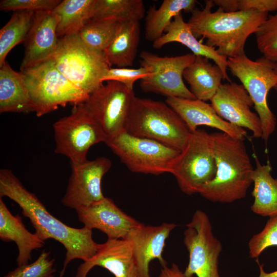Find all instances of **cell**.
Segmentation results:
<instances>
[{
	"instance_id": "cell-1",
	"label": "cell",
	"mask_w": 277,
	"mask_h": 277,
	"mask_svg": "<svg viewBox=\"0 0 277 277\" xmlns=\"http://www.w3.org/2000/svg\"><path fill=\"white\" fill-rule=\"evenodd\" d=\"M7 196L18 204L23 215L29 219L35 233L44 241L53 239L61 243L66 252L63 270L74 259L84 262L96 253L100 244L92 238V230L75 228L57 219L48 211L36 195L28 191L12 171L0 170V197Z\"/></svg>"
},
{
	"instance_id": "cell-2",
	"label": "cell",
	"mask_w": 277,
	"mask_h": 277,
	"mask_svg": "<svg viewBox=\"0 0 277 277\" xmlns=\"http://www.w3.org/2000/svg\"><path fill=\"white\" fill-rule=\"evenodd\" d=\"M214 5L213 1H206L202 10L193 11L187 22L192 33L196 38H206L207 45L216 47L217 52L227 58L245 54L248 37L255 33L268 13L253 10L229 13L220 8L212 12Z\"/></svg>"
},
{
	"instance_id": "cell-3",
	"label": "cell",
	"mask_w": 277,
	"mask_h": 277,
	"mask_svg": "<svg viewBox=\"0 0 277 277\" xmlns=\"http://www.w3.org/2000/svg\"><path fill=\"white\" fill-rule=\"evenodd\" d=\"M216 174L199 193L212 202L231 203L244 198L252 184L254 168L244 140L222 132L211 133Z\"/></svg>"
},
{
	"instance_id": "cell-4",
	"label": "cell",
	"mask_w": 277,
	"mask_h": 277,
	"mask_svg": "<svg viewBox=\"0 0 277 277\" xmlns=\"http://www.w3.org/2000/svg\"><path fill=\"white\" fill-rule=\"evenodd\" d=\"M129 134L182 150L191 132L166 102L135 96L125 126Z\"/></svg>"
},
{
	"instance_id": "cell-5",
	"label": "cell",
	"mask_w": 277,
	"mask_h": 277,
	"mask_svg": "<svg viewBox=\"0 0 277 277\" xmlns=\"http://www.w3.org/2000/svg\"><path fill=\"white\" fill-rule=\"evenodd\" d=\"M52 60L67 79L89 95L103 85L111 68L103 52L87 46L78 34L60 37Z\"/></svg>"
},
{
	"instance_id": "cell-6",
	"label": "cell",
	"mask_w": 277,
	"mask_h": 277,
	"mask_svg": "<svg viewBox=\"0 0 277 277\" xmlns=\"http://www.w3.org/2000/svg\"><path fill=\"white\" fill-rule=\"evenodd\" d=\"M22 72L38 117L59 106L84 103L89 97L57 69L52 59Z\"/></svg>"
},
{
	"instance_id": "cell-7",
	"label": "cell",
	"mask_w": 277,
	"mask_h": 277,
	"mask_svg": "<svg viewBox=\"0 0 277 277\" xmlns=\"http://www.w3.org/2000/svg\"><path fill=\"white\" fill-rule=\"evenodd\" d=\"M228 68L241 81L251 97L262 126V138L267 143L275 129L276 119L267 103L268 94L277 85L276 64L262 56L255 61L245 54L228 58Z\"/></svg>"
},
{
	"instance_id": "cell-8",
	"label": "cell",
	"mask_w": 277,
	"mask_h": 277,
	"mask_svg": "<svg viewBox=\"0 0 277 277\" xmlns=\"http://www.w3.org/2000/svg\"><path fill=\"white\" fill-rule=\"evenodd\" d=\"M105 143L131 172L159 175L171 173L181 150L126 130Z\"/></svg>"
},
{
	"instance_id": "cell-9",
	"label": "cell",
	"mask_w": 277,
	"mask_h": 277,
	"mask_svg": "<svg viewBox=\"0 0 277 277\" xmlns=\"http://www.w3.org/2000/svg\"><path fill=\"white\" fill-rule=\"evenodd\" d=\"M216 170L211 133L200 129L191 132L171 172L180 189L188 195L199 193L204 185L213 179Z\"/></svg>"
},
{
	"instance_id": "cell-10",
	"label": "cell",
	"mask_w": 277,
	"mask_h": 277,
	"mask_svg": "<svg viewBox=\"0 0 277 277\" xmlns=\"http://www.w3.org/2000/svg\"><path fill=\"white\" fill-rule=\"evenodd\" d=\"M55 152L68 157L71 165L86 161L90 148L107 137L84 103L73 106L70 114L53 124Z\"/></svg>"
},
{
	"instance_id": "cell-11",
	"label": "cell",
	"mask_w": 277,
	"mask_h": 277,
	"mask_svg": "<svg viewBox=\"0 0 277 277\" xmlns=\"http://www.w3.org/2000/svg\"><path fill=\"white\" fill-rule=\"evenodd\" d=\"M184 244L189 253V262L184 273L186 277H221L219 258L221 242L214 236L207 214L197 210L185 225Z\"/></svg>"
},
{
	"instance_id": "cell-12",
	"label": "cell",
	"mask_w": 277,
	"mask_h": 277,
	"mask_svg": "<svg viewBox=\"0 0 277 277\" xmlns=\"http://www.w3.org/2000/svg\"><path fill=\"white\" fill-rule=\"evenodd\" d=\"M192 53L175 56H160L148 51L140 54L141 67L150 74L141 79L140 87L145 92L161 94L167 97L196 99L183 82L184 70L195 58Z\"/></svg>"
},
{
	"instance_id": "cell-13",
	"label": "cell",
	"mask_w": 277,
	"mask_h": 277,
	"mask_svg": "<svg viewBox=\"0 0 277 277\" xmlns=\"http://www.w3.org/2000/svg\"><path fill=\"white\" fill-rule=\"evenodd\" d=\"M133 90L115 81H108L89 94L84 105L99 125L107 138L125 130Z\"/></svg>"
},
{
	"instance_id": "cell-14",
	"label": "cell",
	"mask_w": 277,
	"mask_h": 277,
	"mask_svg": "<svg viewBox=\"0 0 277 277\" xmlns=\"http://www.w3.org/2000/svg\"><path fill=\"white\" fill-rule=\"evenodd\" d=\"M111 167L110 160L104 156L71 165V173L62 204L76 210L103 200L102 180Z\"/></svg>"
},
{
	"instance_id": "cell-15",
	"label": "cell",
	"mask_w": 277,
	"mask_h": 277,
	"mask_svg": "<svg viewBox=\"0 0 277 277\" xmlns=\"http://www.w3.org/2000/svg\"><path fill=\"white\" fill-rule=\"evenodd\" d=\"M210 102L221 118L233 125L250 130L254 138H262L260 118L251 111L253 101L242 84L232 82L221 84Z\"/></svg>"
},
{
	"instance_id": "cell-16",
	"label": "cell",
	"mask_w": 277,
	"mask_h": 277,
	"mask_svg": "<svg viewBox=\"0 0 277 277\" xmlns=\"http://www.w3.org/2000/svg\"><path fill=\"white\" fill-rule=\"evenodd\" d=\"M58 22V15L52 10L35 12L25 41L21 71L52 59L60 40L57 35Z\"/></svg>"
},
{
	"instance_id": "cell-17",
	"label": "cell",
	"mask_w": 277,
	"mask_h": 277,
	"mask_svg": "<svg viewBox=\"0 0 277 277\" xmlns=\"http://www.w3.org/2000/svg\"><path fill=\"white\" fill-rule=\"evenodd\" d=\"M84 227L97 229L109 239H124L130 231L141 223L128 215L107 197L89 206L76 210Z\"/></svg>"
},
{
	"instance_id": "cell-18",
	"label": "cell",
	"mask_w": 277,
	"mask_h": 277,
	"mask_svg": "<svg viewBox=\"0 0 277 277\" xmlns=\"http://www.w3.org/2000/svg\"><path fill=\"white\" fill-rule=\"evenodd\" d=\"M176 226L174 223H163L152 226L141 223L132 228L124 239L131 245L139 277H151L149 267L153 260L157 259L162 266L167 265L163 253L166 241Z\"/></svg>"
},
{
	"instance_id": "cell-19",
	"label": "cell",
	"mask_w": 277,
	"mask_h": 277,
	"mask_svg": "<svg viewBox=\"0 0 277 277\" xmlns=\"http://www.w3.org/2000/svg\"><path fill=\"white\" fill-rule=\"evenodd\" d=\"M95 266L106 269L115 277H139L131 245L125 239H108L100 244L94 256L78 266L75 277H86Z\"/></svg>"
},
{
	"instance_id": "cell-20",
	"label": "cell",
	"mask_w": 277,
	"mask_h": 277,
	"mask_svg": "<svg viewBox=\"0 0 277 277\" xmlns=\"http://www.w3.org/2000/svg\"><path fill=\"white\" fill-rule=\"evenodd\" d=\"M166 103L185 122L191 132L195 131L199 126L217 129L221 132L240 140H245L247 131L221 118L211 104L197 99L167 97Z\"/></svg>"
},
{
	"instance_id": "cell-21",
	"label": "cell",
	"mask_w": 277,
	"mask_h": 277,
	"mask_svg": "<svg viewBox=\"0 0 277 277\" xmlns=\"http://www.w3.org/2000/svg\"><path fill=\"white\" fill-rule=\"evenodd\" d=\"M166 33L153 43L155 49L172 42H177L190 49L195 56H201L213 60L222 70L224 79L231 82L228 76L227 57L220 55L215 48L202 44L192 33L189 25L183 18L182 13L176 15L167 27Z\"/></svg>"
},
{
	"instance_id": "cell-22",
	"label": "cell",
	"mask_w": 277,
	"mask_h": 277,
	"mask_svg": "<svg viewBox=\"0 0 277 277\" xmlns=\"http://www.w3.org/2000/svg\"><path fill=\"white\" fill-rule=\"evenodd\" d=\"M0 238L5 242H14L18 248V266L28 264L32 251L43 247L45 242L25 227L19 214L13 215L0 197Z\"/></svg>"
},
{
	"instance_id": "cell-23",
	"label": "cell",
	"mask_w": 277,
	"mask_h": 277,
	"mask_svg": "<svg viewBox=\"0 0 277 277\" xmlns=\"http://www.w3.org/2000/svg\"><path fill=\"white\" fill-rule=\"evenodd\" d=\"M34 110L23 72L14 70L6 61L0 67V112L28 113Z\"/></svg>"
},
{
	"instance_id": "cell-24",
	"label": "cell",
	"mask_w": 277,
	"mask_h": 277,
	"mask_svg": "<svg viewBox=\"0 0 277 277\" xmlns=\"http://www.w3.org/2000/svg\"><path fill=\"white\" fill-rule=\"evenodd\" d=\"M140 38V22H120L112 41L103 52L109 65L118 68L132 66Z\"/></svg>"
},
{
	"instance_id": "cell-25",
	"label": "cell",
	"mask_w": 277,
	"mask_h": 277,
	"mask_svg": "<svg viewBox=\"0 0 277 277\" xmlns=\"http://www.w3.org/2000/svg\"><path fill=\"white\" fill-rule=\"evenodd\" d=\"M183 76L195 98L205 102L210 101L224 80L220 67L201 56H195L194 62L184 70Z\"/></svg>"
},
{
	"instance_id": "cell-26",
	"label": "cell",
	"mask_w": 277,
	"mask_h": 277,
	"mask_svg": "<svg viewBox=\"0 0 277 277\" xmlns=\"http://www.w3.org/2000/svg\"><path fill=\"white\" fill-rule=\"evenodd\" d=\"M256 167L251 175L253 189V202L251 206L253 212L262 216L277 214V179L271 175L269 164L262 165L254 156Z\"/></svg>"
},
{
	"instance_id": "cell-27",
	"label": "cell",
	"mask_w": 277,
	"mask_h": 277,
	"mask_svg": "<svg viewBox=\"0 0 277 277\" xmlns=\"http://www.w3.org/2000/svg\"><path fill=\"white\" fill-rule=\"evenodd\" d=\"M196 3L195 0H164L158 9L150 6L145 19L146 39L153 43L161 37L172 19L182 11L192 13Z\"/></svg>"
},
{
	"instance_id": "cell-28",
	"label": "cell",
	"mask_w": 277,
	"mask_h": 277,
	"mask_svg": "<svg viewBox=\"0 0 277 277\" xmlns=\"http://www.w3.org/2000/svg\"><path fill=\"white\" fill-rule=\"evenodd\" d=\"M95 0H64L52 10L59 17L57 35L77 34L92 19Z\"/></svg>"
},
{
	"instance_id": "cell-29",
	"label": "cell",
	"mask_w": 277,
	"mask_h": 277,
	"mask_svg": "<svg viewBox=\"0 0 277 277\" xmlns=\"http://www.w3.org/2000/svg\"><path fill=\"white\" fill-rule=\"evenodd\" d=\"M35 12L17 10L0 30V67L6 61L9 52L25 42L33 22Z\"/></svg>"
},
{
	"instance_id": "cell-30",
	"label": "cell",
	"mask_w": 277,
	"mask_h": 277,
	"mask_svg": "<svg viewBox=\"0 0 277 277\" xmlns=\"http://www.w3.org/2000/svg\"><path fill=\"white\" fill-rule=\"evenodd\" d=\"M145 13V6L142 0H95L91 20L114 19L119 22H140Z\"/></svg>"
},
{
	"instance_id": "cell-31",
	"label": "cell",
	"mask_w": 277,
	"mask_h": 277,
	"mask_svg": "<svg viewBox=\"0 0 277 277\" xmlns=\"http://www.w3.org/2000/svg\"><path fill=\"white\" fill-rule=\"evenodd\" d=\"M120 22L114 19L89 21L79 32L82 41L90 48L103 52L112 41Z\"/></svg>"
},
{
	"instance_id": "cell-32",
	"label": "cell",
	"mask_w": 277,
	"mask_h": 277,
	"mask_svg": "<svg viewBox=\"0 0 277 277\" xmlns=\"http://www.w3.org/2000/svg\"><path fill=\"white\" fill-rule=\"evenodd\" d=\"M255 34L258 48L263 56L277 65V12L268 15Z\"/></svg>"
},
{
	"instance_id": "cell-33",
	"label": "cell",
	"mask_w": 277,
	"mask_h": 277,
	"mask_svg": "<svg viewBox=\"0 0 277 277\" xmlns=\"http://www.w3.org/2000/svg\"><path fill=\"white\" fill-rule=\"evenodd\" d=\"M49 252L43 251L33 263L18 266L4 277H54L56 271L55 259H51Z\"/></svg>"
},
{
	"instance_id": "cell-34",
	"label": "cell",
	"mask_w": 277,
	"mask_h": 277,
	"mask_svg": "<svg viewBox=\"0 0 277 277\" xmlns=\"http://www.w3.org/2000/svg\"><path fill=\"white\" fill-rule=\"evenodd\" d=\"M271 246H277V214L270 216L263 230L249 240V256L257 258L266 248Z\"/></svg>"
},
{
	"instance_id": "cell-35",
	"label": "cell",
	"mask_w": 277,
	"mask_h": 277,
	"mask_svg": "<svg viewBox=\"0 0 277 277\" xmlns=\"http://www.w3.org/2000/svg\"><path fill=\"white\" fill-rule=\"evenodd\" d=\"M150 73L144 68H110L103 78V82L115 81L121 83L133 90L135 82L148 76Z\"/></svg>"
},
{
	"instance_id": "cell-36",
	"label": "cell",
	"mask_w": 277,
	"mask_h": 277,
	"mask_svg": "<svg viewBox=\"0 0 277 277\" xmlns=\"http://www.w3.org/2000/svg\"><path fill=\"white\" fill-rule=\"evenodd\" d=\"M62 1L59 0H2L0 10H27L34 12L53 10Z\"/></svg>"
},
{
	"instance_id": "cell-37",
	"label": "cell",
	"mask_w": 277,
	"mask_h": 277,
	"mask_svg": "<svg viewBox=\"0 0 277 277\" xmlns=\"http://www.w3.org/2000/svg\"><path fill=\"white\" fill-rule=\"evenodd\" d=\"M253 10L269 13L277 11V0H240V10Z\"/></svg>"
},
{
	"instance_id": "cell-38",
	"label": "cell",
	"mask_w": 277,
	"mask_h": 277,
	"mask_svg": "<svg viewBox=\"0 0 277 277\" xmlns=\"http://www.w3.org/2000/svg\"><path fill=\"white\" fill-rule=\"evenodd\" d=\"M213 2L218 8L225 12H234L240 10V0H215Z\"/></svg>"
},
{
	"instance_id": "cell-39",
	"label": "cell",
	"mask_w": 277,
	"mask_h": 277,
	"mask_svg": "<svg viewBox=\"0 0 277 277\" xmlns=\"http://www.w3.org/2000/svg\"><path fill=\"white\" fill-rule=\"evenodd\" d=\"M161 272L158 277H186L176 264H172L169 267L167 265L162 266Z\"/></svg>"
},
{
	"instance_id": "cell-40",
	"label": "cell",
	"mask_w": 277,
	"mask_h": 277,
	"mask_svg": "<svg viewBox=\"0 0 277 277\" xmlns=\"http://www.w3.org/2000/svg\"><path fill=\"white\" fill-rule=\"evenodd\" d=\"M260 274L258 277H277V270L272 272H266L263 268V265L259 264Z\"/></svg>"
},
{
	"instance_id": "cell-41",
	"label": "cell",
	"mask_w": 277,
	"mask_h": 277,
	"mask_svg": "<svg viewBox=\"0 0 277 277\" xmlns=\"http://www.w3.org/2000/svg\"><path fill=\"white\" fill-rule=\"evenodd\" d=\"M64 272H65L64 270H62V271H61L60 275L59 277H63V276L64 275Z\"/></svg>"
},
{
	"instance_id": "cell-42",
	"label": "cell",
	"mask_w": 277,
	"mask_h": 277,
	"mask_svg": "<svg viewBox=\"0 0 277 277\" xmlns=\"http://www.w3.org/2000/svg\"><path fill=\"white\" fill-rule=\"evenodd\" d=\"M276 70H277V65H276ZM273 89L275 90V91H276V94H277V85L273 88Z\"/></svg>"
}]
</instances>
